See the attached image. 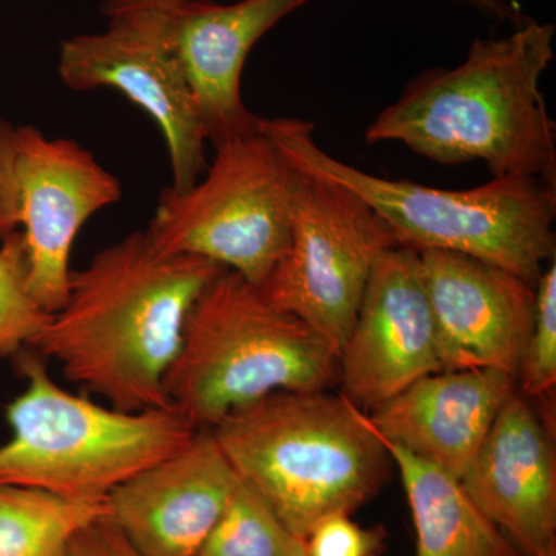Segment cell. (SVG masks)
<instances>
[{
  "label": "cell",
  "instance_id": "6da1fadb",
  "mask_svg": "<svg viewBox=\"0 0 556 556\" xmlns=\"http://www.w3.org/2000/svg\"><path fill=\"white\" fill-rule=\"evenodd\" d=\"M225 268L175 255L137 230L72 270L67 299L30 351L60 365L65 378L123 412L170 407L164 378L181 345L200 292Z\"/></svg>",
  "mask_w": 556,
  "mask_h": 556
},
{
  "label": "cell",
  "instance_id": "7a4b0ae2",
  "mask_svg": "<svg viewBox=\"0 0 556 556\" xmlns=\"http://www.w3.org/2000/svg\"><path fill=\"white\" fill-rule=\"evenodd\" d=\"M555 25L527 21L478 39L466 61L420 73L365 130L369 144L401 142L439 164L484 163L493 177L556 185V124L541 91Z\"/></svg>",
  "mask_w": 556,
  "mask_h": 556
},
{
  "label": "cell",
  "instance_id": "3957f363",
  "mask_svg": "<svg viewBox=\"0 0 556 556\" xmlns=\"http://www.w3.org/2000/svg\"><path fill=\"white\" fill-rule=\"evenodd\" d=\"M260 129L295 169L354 193L401 247L447 251L506 269L536 285L554 262L556 186L538 178L493 177L466 190L378 177L329 155L300 119H262Z\"/></svg>",
  "mask_w": 556,
  "mask_h": 556
},
{
  "label": "cell",
  "instance_id": "277c9868",
  "mask_svg": "<svg viewBox=\"0 0 556 556\" xmlns=\"http://www.w3.org/2000/svg\"><path fill=\"white\" fill-rule=\"evenodd\" d=\"M211 433L241 481L302 540L378 495L391 460L365 412L328 390L277 391Z\"/></svg>",
  "mask_w": 556,
  "mask_h": 556
},
{
  "label": "cell",
  "instance_id": "5b68a950",
  "mask_svg": "<svg viewBox=\"0 0 556 556\" xmlns=\"http://www.w3.org/2000/svg\"><path fill=\"white\" fill-rule=\"evenodd\" d=\"M339 383V354L257 285L218 274L193 302L164 394L197 430L277 391H321Z\"/></svg>",
  "mask_w": 556,
  "mask_h": 556
},
{
  "label": "cell",
  "instance_id": "8992f818",
  "mask_svg": "<svg viewBox=\"0 0 556 556\" xmlns=\"http://www.w3.org/2000/svg\"><path fill=\"white\" fill-rule=\"evenodd\" d=\"M17 358L27 387L7 407L11 438L0 445V484L108 500L199 431L174 407L123 412L76 396L50 378L38 354Z\"/></svg>",
  "mask_w": 556,
  "mask_h": 556
},
{
  "label": "cell",
  "instance_id": "52a82bcc",
  "mask_svg": "<svg viewBox=\"0 0 556 556\" xmlns=\"http://www.w3.org/2000/svg\"><path fill=\"white\" fill-rule=\"evenodd\" d=\"M214 146L197 185L163 190L146 233L160 251L211 260L260 287L291 239L298 170L260 121Z\"/></svg>",
  "mask_w": 556,
  "mask_h": 556
},
{
  "label": "cell",
  "instance_id": "ba28073f",
  "mask_svg": "<svg viewBox=\"0 0 556 556\" xmlns=\"http://www.w3.org/2000/svg\"><path fill=\"white\" fill-rule=\"evenodd\" d=\"M394 247L401 244L393 232L364 201L298 170L291 239L258 288L270 303L316 329L339 354L376 263Z\"/></svg>",
  "mask_w": 556,
  "mask_h": 556
},
{
  "label": "cell",
  "instance_id": "9c48e42d",
  "mask_svg": "<svg viewBox=\"0 0 556 556\" xmlns=\"http://www.w3.org/2000/svg\"><path fill=\"white\" fill-rule=\"evenodd\" d=\"M68 89L118 90L159 124L169 152L174 192L197 185L207 169V135L192 91L148 10L109 16L104 31L76 35L60 51Z\"/></svg>",
  "mask_w": 556,
  "mask_h": 556
},
{
  "label": "cell",
  "instance_id": "30bf717a",
  "mask_svg": "<svg viewBox=\"0 0 556 556\" xmlns=\"http://www.w3.org/2000/svg\"><path fill=\"white\" fill-rule=\"evenodd\" d=\"M123 195L119 179L75 139L17 127L20 230L33 299L53 314L67 299L70 254L87 219Z\"/></svg>",
  "mask_w": 556,
  "mask_h": 556
},
{
  "label": "cell",
  "instance_id": "8fae6325",
  "mask_svg": "<svg viewBox=\"0 0 556 556\" xmlns=\"http://www.w3.org/2000/svg\"><path fill=\"white\" fill-rule=\"evenodd\" d=\"M442 371L437 324L419 254L394 247L372 269L356 320L339 353L343 396L362 412L424 376Z\"/></svg>",
  "mask_w": 556,
  "mask_h": 556
},
{
  "label": "cell",
  "instance_id": "7c38bea8",
  "mask_svg": "<svg viewBox=\"0 0 556 556\" xmlns=\"http://www.w3.org/2000/svg\"><path fill=\"white\" fill-rule=\"evenodd\" d=\"M306 2L172 0L141 7L188 80L208 142L217 144L258 126L241 94L244 64L260 38Z\"/></svg>",
  "mask_w": 556,
  "mask_h": 556
},
{
  "label": "cell",
  "instance_id": "4fadbf2b",
  "mask_svg": "<svg viewBox=\"0 0 556 556\" xmlns=\"http://www.w3.org/2000/svg\"><path fill=\"white\" fill-rule=\"evenodd\" d=\"M442 369H497L518 379L536 285L482 260L419 251Z\"/></svg>",
  "mask_w": 556,
  "mask_h": 556
},
{
  "label": "cell",
  "instance_id": "5bb4252c",
  "mask_svg": "<svg viewBox=\"0 0 556 556\" xmlns=\"http://www.w3.org/2000/svg\"><path fill=\"white\" fill-rule=\"evenodd\" d=\"M240 478L211 430L108 496V518L144 556H197Z\"/></svg>",
  "mask_w": 556,
  "mask_h": 556
},
{
  "label": "cell",
  "instance_id": "9a60e30c",
  "mask_svg": "<svg viewBox=\"0 0 556 556\" xmlns=\"http://www.w3.org/2000/svg\"><path fill=\"white\" fill-rule=\"evenodd\" d=\"M460 484L522 556H538L555 546L554 442L518 391L497 413Z\"/></svg>",
  "mask_w": 556,
  "mask_h": 556
},
{
  "label": "cell",
  "instance_id": "2e32d148",
  "mask_svg": "<svg viewBox=\"0 0 556 556\" xmlns=\"http://www.w3.org/2000/svg\"><path fill=\"white\" fill-rule=\"evenodd\" d=\"M517 383L497 369H442L372 409L369 422L383 441L460 479Z\"/></svg>",
  "mask_w": 556,
  "mask_h": 556
},
{
  "label": "cell",
  "instance_id": "e0dca14e",
  "mask_svg": "<svg viewBox=\"0 0 556 556\" xmlns=\"http://www.w3.org/2000/svg\"><path fill=\"white\" fill-rule=\"evenodd\" d=\"M380 442L401 471L416 530V556H522L479 510L460 479L407 450Z\"/></svg>",
  "mask_w": 556,
  "mask_h": 556
},
{
  "label": "cell",
  "instance_id": "ac0fdd59",
  "mask_svg": "<svg viewBox=\"0 0 556 556\" xmlns=\"http://www.w3.org/2000/svg\"><path fill=\"white\" fill-rule=\"evenodd\" d=\"M108 514V500L0 484V556H62L83 527Z\"/></svg>",
  "mask_w": 556,
  "mask_h": 556
},
{
  "label": "cell",
  "instance_id": "d6986e66",
  "mask_svg": "<svg viewBox=\"0 0 556 556\" xmlns=\"http://www.w3.org/2000/svg\"><path fill=\"white\" fill-rule=\"evenodd\" d=\"M295 540L265 500L240 479L197 556H288Z\"/></svg>",
  "mask_w": 556,
  "mask_h": 556
},
{
  "label": "cell",
  "instance_id": "ffe728a7",
  "mask_svg": "<svg viewBox=\"0 0 556 556\" xmlns=\"http://www.w3.org/2000/svg\"><path fill=\"white\" fill-rule=\"evenodd\" d=\"M51 314L40 308L27 283V255L21 230L0 241V357L30 350Z\"/></svg>",
  "mask_w": 556,
  "mask_h": 556
},
{
  "label": "cell",
  "instance_id": "44dd1931",
  "mask_svg": "<svg viewBox=\"0 0 556 556\" xmlns=\"http://www.w3.org/2000/svg\"><path fill=\"white\" fill-rule=\"evenodd\" d=\"M517 382L522 396L543 397L556 386V262L536 281L535 316Z\"/></svg>",
  "mask_w": 556,
  "mask_h": 556
},
{
  "label": "cell",
  "instance_id": "7402d4cb",
  "mask_svg": "<svg viewBox=\"0 0 556 556\" xmlns=\"http://www.w3.org/2000/svg\"><path fill=\"white\" fill-rule=\"evenodd\" d=\"M382 529H365L351 515H331L318 521L305 538L306 556H378L383 548Z\"/></svg>",
  "mask_w": 556,
  "mask_h": 556
},
{
  "label": "cell",
  "instance_id": "603a6c76",
  "mask_svg": "<svg viewBox=\"0 0 556 556\" xmlns=\"http://www.w3.org/2000/svg\"><path fill=\"white\" fill-rule=\"evenodd\" d=\"M17 229V127L0 118V241Z\"/></svg>",
  "mask_w": 556,
  "mask_h": 556
},
{
  "label": "cell",
  "instance_id": "cb8c5ba5",
  "mask_svg": "<svg viewBox=\"0 0 556 556\" xmlns=\"http://www.w3.org/2000/svg\"><path fill=\"white\" fill-rule=\"evenodd\" d=\"M62 556H144L129 538L105 517L83 527L70 541Z\"/></svg>",
  "mask_w": 556,
  "mask_h": 556
},
{
  "label": "cell",
  "instance_id": "d4e9b609",
  "mask_svg": "<svg viewBox=\"0 0 556 556\" xmlns=\"http://www.w3.org/2000/svg\"><path fill=\"white\" fill-rule=\"evenodd\" d=\"M172 2V0H102L101 13L105 17L123 11L141 9V7L159 5V3ZM478 9L489 11L500 17H515V11L504 0H459Z\"/></svg>",
  "mask_w": 556,
  "mask_h": 556
},
{
  "label": "cell",
  "instance_id": "484cf974",
  "mask_svg": "<svg viewBox=\"0 0 556 556\" xmlns=\"http://www.w3.org/2000/svg\"><path fill=\"white\" fill-rule=\"evenodd\" d=\"M288 556H306L305 540L298 538Z\"/></svg>",
  "mask_w": 556,
  "mask_h": 556
},
{
  "label": "cell",
  "instance_id": "4316f807",
  "mask_svg": "<svg viewBox=\"0 0 556 556\" xmlns=\"http://www.w3.org/2000/svg\"><path fill=\"white\" fill-rule=\"evenodd\" d=\"M538 556H556V544L555 546L546 548V551H544L543 554H540Z\"/></svg>",
  "mask_w": 556,
  "mask_h": 556
}]
</instances>
